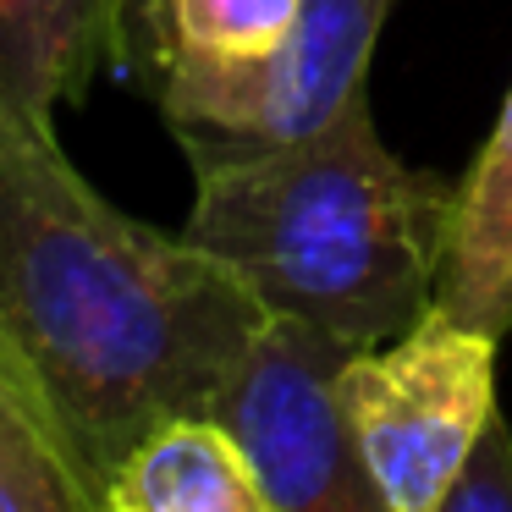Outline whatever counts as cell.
Instances as JSON below:
<instances>
[{"label": "cell", "instance_id": "6da1fadb", "mask_svg": "<svg viewBox=\"0 0 512 512\" xmlns=\"http://www.w3.org/2000/svg\"><path fill=\"white\" fill-rule=\"evenodd\" d=\"M265 320L221 259L116 210L56 133L0 116V325L105 474L155 424L210 413Z\"/></svg>", "mask_w": 512, "mask_h": 512}, {"label": "cell", "instance_id": "7a4b0ae2", "mask_svg": "<svg viewBox=\"0 0 512 512\" xmlns=\"http://www.w3.org/2000/svg\"><path fill=\"white\" fill-rule=\"evenodd\" d=\"M188 243L270 314L380 347L435 309L457 182L386 149L369 100L303 144L193 171Z\"/></svg>", "mask_w": 512, "mask_h": 512}, {"label": "cell", "instance_id": "3957f363", "mask_svg": "<svg viewBox=\"0 0 512 512\" xmlns=\"http://www.w3.org/2000/svg\"><path fill=\"white\" fill-rule=\"evenodd\" d=\"M496 342L430 309L380 347L347 353L336 375L347 430L386 512H441L496 419Z\"/></svg>", "mask_w": 512, "mask_h": 512}, {"label": "cell", "instance_id": "277c9868", "mask_svg": "<svg viewBox=\"0 0 512 512\" xmlns=\"http://www.w3.org/2000/svg\"><path fill=\"white\" fill-rule=\"evenodd\" d=\"M391 0H303V17L270 56L177 61L160 56L155 100L188 166L303 144L364 100V72Z\"/></svg>", "mask_w": 512, "mask_h": 512}, {"label": "cell", "instance_id": "5b68a950", "mask_svg": "<svg viewBox=\"0 0 512 512\" xmlns=\"http://www.w3.org/2000/svg\"><path fill=\"white\" fill-rule=\"evenodd\" d=\"M347 353L358 347L270 314L210 408L254 457L276 512H386L336 397Z\"/></svg>", "mask_w": 512, "mask_h": 512}, {"label": "cell", "instance_id": "8992f818", "mask_svg": "<svg viewBox=\"0 0 512 512\" xmlns=\"http://www.w3.org/2000/svg\"><path fill=\"white\" fill-rule=\"evenodd\" d=\"M0 512H111L89 457L34 358L0 325Z\"/></svg>", "mask_w": 512, "mask_h": 512}, {"label": "cell", "instance_id": "52a82bcc", "mask_svg": "<svg viewBox=\"0 0 512 512\" xmlns=\"http://www.w3.org/2000/svg\"><path fill=\"white\" fill-rule=\"evenodd\" d=\"M127 0H0V116L56 133V111L122 56Z\"/></svg>", "mask_w": 512, "mask_h": 512}, {"label": "cell", "instance_id": "ba28073f", "mask_svg": "<svg viewBox=\"0 0 512 512\" xmlns=\"http://www.w3.org/2000/svg\"><path fill=\"white\" fill-rule=\"evenodd\" d=\"M111 512H276L254 457L215 413H182L138 435L105 474Z\"/></svg>", "mask_w": 512, "mask_h": 512}, {"label": "cell", "instance_id": "9c48e42d", "mask_svg": "<svg viewBox=\"0 0 512 512\" xmlns=\"http://www.w3.org/2000/svg\"><path fill=\"white\" fill-rule=\"evenodd\" d=\"M435 309L490 336L512 331V89L457 182Z\"/></svg>", "mask_w": 512, "mask_h": 512}, {"label": "cell", "instance_id": "30bf717a", "mask_svg": "<svg viewBox=\"0 0 512 512\" xmlns=\"http://www.w3.org/2000/svg\"><path fill=\"white\" fill-rule=\"evenodd\" d=\"M303 0H155L160 56L254 61L298 28Z\"/></svg>", "mask_w": 512, "mask_h": 512}, {"label": "cell", "instance_id": "8fae6325", "mask_svg": "<svg viewBox=\"0 0 512 512\" xmlns=\"http://www.w3.org/2000/svg\"><path fill=\"white\" fill-rule=\"evenodd\" d=\"M441 512H512V424L501 413L490 419L485 441L468 457L463 479L452 485Z\"/></svg>", "mask_w": 512, "mask_h": 512}]
</instances>
